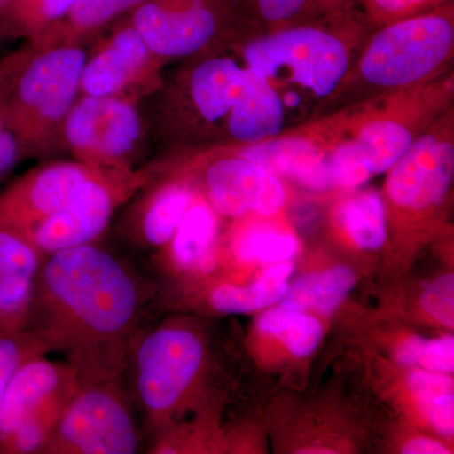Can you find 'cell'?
<instances>
[{
    "instance_id": "obj_4",
    "label": "cell",
    "mask_w": 454,
    "mask_h": 454,
    "mask_svg": "<svg viewBox=\"0 0 454 454\" xmlns=\"http://www.w3.org/2000/svg\"><path fill=\"white\" fill-rule=\"evenodd\" d=\"M86 55L77 47H57L28 64L0 67V113L22 145L64 121L82 90Z\"/></svg>"
},
{
    "instance_id": "obj_10",
    "label": "cell",
    "mask_w": 454,
    "mask_h": 454,
    "mask_svg": "<svg viewBox=\"0 0 454 454\" xmlns=\"http://www.w3.org/2000/svg\"><path fill=\"white\" fill-rule=\"evenodd\" d=\"M101 168L83 162H55L29 170L0 192V226L28 238Z\"/></svg>"
},
{
    "instance_id": "obj_34",
    "label": "cell",
    "mask_w": 454,
    "mask_h": 454,
    "mask_svg": "<svg viewBox=\"0 0 454 454\" xmlns=\"http://www.w3.org/2000/svg\"><path fill=\"white\" fill-rule=\"evenodd\" d=\"M315 2L318 0H254V5L264 22L284 25L301 16Z\"/></svg>"
},
{
    "instance_id": "obj_14",
    "label": "cell",
    "mask_w": 454,
    "mask_h": 454,
    "mask_svg": "<svg viewBox=\"0 0 454 454\" xmlns=\"http://www.w3.org/2000/svg\"><path fill=\"white\" fill-rule=\"evenodd\" d=\"M414 106L400 101L387 110L352 116L348 138L340 137L356 155L370 177L389 172L417 139Z\"/></svg>"
},
{
    "instance_id": "obj_33",
    "label": "cell",
    "mask_w": 454,
    "mask_h": 454,
    "mask_svg": "<svg viewBox=\"0 0 454 454\" xmlns=\"http://www.w3.org/2000/svg\"><path fill=\"white\" fill-rule=\"evenodd\" d=\"M453 293V274H446L430 284L422 295L423 309L450 328L454 325Z\"/></svg>"
},
{
    "instance_id": "obj_36",
    "label": "cell",
    "mask_w": 454,
    "mask_h": 454,
    "mask_svg": "<svg viewBox=\"0 0 454 454\" xmlns=\"http://www.w3.org/2000/svg\"><path fill=\"white\" fill-rule=\"evenodd\" d=\"M402 452L405 454H444L450 453V450L434 439L415 438L403 447Z\"/></svg>"
},
{
    "instance_id": "obj_18",
    "label": "cell",
    "mask_w": 454,
    "mask_h": 454,
    "mask_svg": "<svg viewBox=\"0 0 454 454\" xmlns=\"http://www.w3.org/2000/svg\"><path fill=\"white\" fill-rule=\"evenodd\" d=\"M151 57L139 33L133 26L127 27L86 61L82 90L89 97H119L145 70Z\"/></svg>"
},
{
    "instance_id": "obj_7",
    "label": "cell",
    "mask_w": 454,
    "mask_h": 454,
    "mask_svg": "<svg viewBox=\"0 0 454 454\" xmlns=\"http://www.w3.org/2000/svg\"><path fill=\"white\" fill-rule=\"evenodd\" d=\"M145 184L142 173L125 167H103L61 210L35 227L28 239L44 255L97 243L115 211Z\"/></svg>"
},
{
    "instance_id": "obj_24",
    "label": "cell",
    "mask_w": 454,
    "mask_h": 454,
    "mask_svg": "<svg viewBox=\"0 0 454 454\" xmlns=\"http://www.w3.org/2000/svg\"><path fill=\"white\" fill-rule=\"evenodd\" d=\"M74 387L55 397L3 438L0 454H43Z\"/></svg>"
},
{
    "instance_id": "obj_1",
    "label": "cell",
    "mask_w": 454,
    "mask_h": 454,
    "mask_svg": "<svg viewBox=\"0 0 454 454\" xmlns=\"http://www.w3.org/2000/svg\"><path fill=\"white\" fill-rule=\"evenodd\" d=\"M146 280L97 243L47 254L26 330L66 356L128 345L145 325Z\"/></svg>"
},
{
    "instance_id": "obj_27",
    "label": "cell",
    "mask_w": 454,
    "mask_h": 454,
    "mask_svg": "<svg viewBox=\"0 0 454 454\" xmlns=\"http://www.w3.org/2000/svg\"><path fill=\"white\" fill-rule=\"evenodd\" d=\"M74 2L76 0H3L0 27L35 35L57 25Z\"/></svg>"
},
{
    "instance_id": "obj_17",
    "label": "cell",
    "mask_w": 454,
    "mask_h": 454,
    "mask_svg": "<svg viewBox=\"0 0 454 454\" xmlns=\"http://www.w3.org/2000/svg\"><path fill=\"white\" fill-rule=\"evenodd\" d=\"M258 74L234 59L214 57L195 68L191 76V98L203 119L215 122L231 118L244 109Z\"/></svg>"
},
{
    "instance_id": "obj_38",
    "label": "cell",
    "mask_w": 454,
    "mask_h": 454,
    "mask_svg": "<svg viewBox=\"0 0 454 454\" xmlns=\"http://www.w3.org/2000/svg\"><path fill=\"white\" fill-rule=\"evenodd\" d=\"M2 2H3V0H0V3H2Z\"/></svg>"
},
{
    "instance_id": "obj_37",
    "label": "cell",
    "mask_w": 454,
    "mask_h": 454,
    "mask_svg": "<svg viewBox=\"0 0 454 454\" xmlns=\"http://www.w3.org/2000/svg\"><path fill=\"white\" fill-rule=\"evenodd\" d=\"M319 4L325 5V7H333V8H339V5L340 3L343 2V0H318Z\"/></svg>"
},
{
    "instance_id": "obj_12",
    "label": "cell",
    "mask_w": 454,
    "mask_h": 454,
    "mask_svg": "<svg viewBox=\"0 0 454 454\" xmlns=\"http://www.w3.org/2000/svg\"><path fill=\"white\" fill-rule=\"evenodd\" d=\"M207 203L216 214L240 217L247 212L273 216L286 203L280 179L243 155H226L206 170Z\"/></svg>"
},
{
    "instance_id": "obj_13",
    "label": "cell",
    "mask_w": 454,
    "mask_h": 454,
    "mask_svg": "<svg viewBox=\"0 0 454 454\" xmlns=\"http://www.w3.org/2000/svg\"><path fill=\"white\" fill-rule=\"evenodd\" d=\"M239 154L277 177L292 179L309 190L325 191L334 186L330 149L313 128L247 145Z\"/></svg>"
},
{
    "instance_id": "obj_15",
    "label": "cell",
    "mask_w": 454,
    "mask_h": 454,
    "mask_svg": "<svg viewBox=\"0 0 454 454\" xmlns=\"http://www.w3.org/2000/svg\"><path fill=\"white\" fill-rule=\"evenodd\" d=\"M44 254L25 235L0 226V334L25 331Z\"/></svg>"
},
{
    "instance_id": "obj_8",
    "label": "cell",
    "mask_w": 454,
    "mask_h": 454,
    "mask_svg": "<svg viewBox=\"0 0 454 454\" xmlns=\"http://www.w3.org/2000/svg\"><path fill=\"white\" fill-rule=\"evenodd\" d=\"M454 175L453 116L446 114L417 137L389 169L387 195L402 210L428 211L444 201Z\"/></svg>"
},
{
    "instance_id": "obj_22",
    "label": "cell",
    "mask_w": 454,
    "mask_h": 454,
    "mask_svg": "<svg viewBox=\"0 0 454 454\" xmlns=\"http://www.w3.org/2000/svg\"><path fill=\"white\" fill-rule=\"evenodd\" d=\"M356 283L354 271L348 268H334L324 273L309 274L293 284L284 295L283 309L330 315L342 303Z\"/></svg>"
},
{
    "instance_id": "obj_23",
    "label": "cell",
    "mask_w": 454,
    "mask_h": 454,
    "mask_svg": "<svg viewBox=\"0 0 454 454\" xmlns=\"http://www.w3.org/2000/svg\"><path fill=\"white\" fill-rule=\"evenodd\" d=\"M339 217L349 239L361 249H379L387 240V208L375 191L349 197L340 206Z\"/></svg>"
},
{
    "instance_id": "obj_11",
    "label": "cell",
    "mask_w": 454,
    "mask_h": 454,
    "mask_svg": "<svg viewBox=\"0 0 454 454\" xmlns=\"http://www.w3.org/2000/svg\"><path fill=\"white\" fill-rule=\"evenodd\" d=\"M219 18L216 0H145L134 9L131 26L152 55L184 57L215 37Z\"/></svg>"
},
{
    "instance_id": "obj_29",
    "label": "cell",
    "mask_w": 454,
    "mask_h": 454,
    "mask_svg": "<svg viewBox=\"0 0 454 454\" xmlns=\"http://www.w3.org/2000/svg\"><path fill=\"white\" fill-rule=\"evenodd\" d=\"M145 0H76L73 8L52 28L70 35L86 33L106 25L124 12L134 11Z\"/></svg>"
},
{
    "instance_id": "obj_3",
    "label": "cell",
    "mask_w": 454,
    "mask_h": 454,
    "mask_svg": "<svg viewBox=\"0 0 454 454\" xmlns=\"http://www.w3.org/2000/svg\"><path fill=\"white\" fill-rule=\"evenodd\" d=\"M205 361L199 334L186 327L162 325L146 331L143 325L131 336L128 376L137 405L157 433L195 384Z\"/></svg>"
},
{
    "instance_id": "obj_35",
    "label": "cell",
    "mask_w": 454,
    "mask_h": 454,
    "mask_svg": "<svg viewBox=\"0 0 454 454\" xmlns=\"http://www.w3.org/2000/svg\"><path fill=\"white\" fill-rule=\"evenodd\" d=\"M23 153V145L16 131L0 113V178L16 167Z\"/></svg>"
},
{
    "instance_id": "obj_20",
    "label": "cell",
    "mask_w": 454,
    "mask_h": 454,
    "mask_svg": "<svg viewBox=\"0 0 454 454\" xmlns=\"http://www.w3.org/2000/svg\"><path fill=\"white\" fill-rule=\"evenodd\" d=\"M217 236L216 212L207 201H193L169 243L170 264L179 271L197 270L200 262L211 255Z\"/></svg>"
},
{
    "instance_id": "obj_5",
    "label": "cell",
    "mask_w": 454,
    "mask_h": 454,
    "mask_svg": "<svg viewBox=\"0 0 454 454\" xmlns=\"http://www.w3.org/2000/svg\"><path fill=\"white\" fill-rule=\"evenodd\" d=\"M454 49L453 4L404 18L370 40L360 59V74L370 85L411 89L450 61Z\"/></svg>"
},
{
    "instance_id": "obj_21",
    "label": "cell",
    "mask_w": 454,
    "mask_h": 454,
    "mask_svg": "<svg viewBox=\"0 0 454 454\" xmlns=\"http://www.w3.org/2000/svg\"><path fill=\"white\" fill-rule=\"evenodd\" d=\"M292 273L293 265L283 262L267 269L250 286H217L211 294L212 307L226 315H243L271 306L286 295Z\"/></svg>"
},
{
    "instance_id": "obj_2",
    "label": "cell",
    "mask_w": 454,
    "mask_h": 454,
    "mask_svg": "<svg viewBox=\"0 0 454 454\" xmlns=\"http://www.w3.org/2000/svg\"><path fill=\"white\" fill-rule=\"evenodd\" d=\"M128 348L113 346L68 355L76 384L43 454L139 452L136 399L127 382Z\"/></svg>"
},
{
    "instance_id": "obj_6",
    "label": "cell",
    "mask_w": 454,
    "mask_h": 454,
    "mask_svg": "<svg viewBox=\"0 0 454 454\" xmlns=\"http://www.w3.org/2000/svg\"><path fill=\"white\" fill-rule=\"evenodd\" d=\"M244 59L271 85H297L316 98L333 94L349 66L345 42L315 26L289 27L260 37L245 47Z\"/></svg>"
},
{
    "instance_id": "obj_19",
    "label": "cell",
    "mask_w": 454,
    "mask_h": 454,
    "mask_svg": "<svg viewBox=\"0 0 454 454\" xmlns=\"http://www.w3.org/2000/svg\"><path fill=\"white\" fill-rule=\"evenodd\" d=\"M193 201L192 190L184 182L158 188L140 205L131 240L145 250L166 247Z\"/></svg>"
},
{
    "instance_id": "obj_26",
    "label": "cell",
    "mask_w": 454,
    "mask_h": 454,
    "mask_svg": "<svg viewBox=\"0 0 454 454\" xmlns=\"http://www.w3.org/2000/svg\"><path fill=\"white\" fill-rule=\"evenodd\" d=\"M409 387L427 419L446 437L454 432L453 380L447 376L414 372L409 376Z\"/></svg>"
},
{
    "instance_id": "obj_31",
    "label": "cell",
    "mask_w": 454,
    "mask_h": 454,
    "mask_svg": "<svg viewBox=\"0 0 454 454\" xmlns=\"http://www.w3.org/2000/svg\"><path fill=\"white\" fill-rule=\"evenodd\" d=\"M400 363L420 365L435 372H452L454 369L453 337L427 340L415 337L399 349Z\"/></svg>"
},
{
    "instance_id": "obj_28",
    "label": "cell",
    "mask_w": 454,
    "mask_h": 454,
    "mask_svg": "<svg viewBox=\"0 0 454 454\" xmlns=\"http://www.w3.org/2000/svg\"><path fill=\"white\" fill-rule=\"evenodd\" d=\"M238 258L247 262H283L298 252L294 236L271 227H254L238 239Z\"/></svg>"
},
{
    "instance_id": "obj_16",
    "label": "cell",
    "mask_w": 454,
    "mask_h": 454,
    "mask_svg": "<svg viewBox=\"0 0 454 454\" xmlns=\"http://www.w3.org/2000/svg\"><path fill=\"white\" fill-rule=\"evenodd\" d=\"M76 370L47 355L28 358L12 376L0 404V441L55 397L73 389Z\"/></svg>"
},
{
    "instance_id": "obj_9",
    "label": "cell",
    "mask_w": 454,
    "mask_h": 454,
    "mask_svg": "<svg viewBox=\"0 0 454 454\" xmlns=\"http://www.w3.org/2000/svg\"><path fill=\"white\" fill-rule=\"evenodd\" d=\"M142 134L136 107L119 97L85 95L65 119V136L82 162L122 167Z\"/></svg>"
},
{
    "instance_id": "obj_25",
    "label": "cell",
    "mask_w": 454,
    "mask_h": 454,
    "mask_svg": "<svg viewBox=\"0 0 454 454\" xmlns=\"http://www.w3.org/2000/svg\"><path fill=\"white\" fill-rule=\"evenodd\" d=\"M259 327L264 333L277 336L297 357L312 354L324 333L321 322L315 317L283 307L265 313L260 318Z\"/></svg>"
},
{
    "instance_id": "obj_30",
    "label": "cell",
    "mask_w": 454,
    "mask_h": 454,
    "mask_svg": "<svg viewBox=\"0 0 454 454\" xmlns=\"http://www.w3.org/2000/svg\"><path fill=\"white\" fill-rule=\"evenodd\" d=\"M49 354V346L29 330L0 334V404L18 367L28 358Z\"/></svg>"
},
{
    "instance_id": "obj_32",
    "label": "cell",
    "mask_w": 454,
    "mask_h": 454,
    "mask_svg": "<svg viewBox=\"0 0 454 454\" xmlns=\"http://www.w3.org/2000/svg\"><path fill=\"white\" fill-rule=\"evenodd\" d=\"M372 22L385 26L404 18L426 13L444 0H358Z\"/></svg>"
}]
</instances>
